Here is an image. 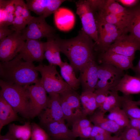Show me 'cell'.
<instances>
[{
	"label": "cell",
	"instance_id": "8fae6325",
	"mask_svg": "<svg viewBox=\"0 0 140 140\" xmlns=\"http://www.w3.org/2000/svg\"><path fill=\"white\" fill-rule=\"evenodd\" d=\"M44 43L38 40L27 39L18 55L25 61L31 62L36 61L43 64L45 59Z\"/></svg>",
	"mask_w": 140,
	"mask_h": 140
},
{
	"label": "cell",
	"instance_id": "6da1fadb",
	"mask_svg": "<svg viewBox=\"0 0 140 140\" xmlns=\"http://www.w3.org/2000/svg\"><path fill=\"white\" fill-rule=\"evenodd\" d=\"M55 40L75 71H80L89 62L95 60L94 42L82 29L77 36L70 39H62L55 35Z\"/></svg>",
	"mask_w": 140,
	"mask_h": 140
},
{
	"label": "cell",
	"instance_id": "816d5d0a",
	"mask_svg": "<svg viewBox=\"0 0 140 140\" xmlns=\"http://www.w3.org/2000/svg\"><path fill=\"white\" fill-rule=\"evenodd\" d=\"M136 102L138 106H140V98L138 101H136Z\"/></svg>",
	"mask_w": 140,
	"mask_h": 140
},
{
	"label": "cell",
	"instance_id": "836d02e7",
	"mask_svg": "<svg viewBox=\"0 0 140 140\" xmlns=\"http://www.w3.org/2000/svg\"><path fill=\"white\" fill-rule=\"evenodd\" d=\"M96 22L98 37L106 33L116 32L121 30L116 26L111 24L99 21Z\"/></svg>",
	"mask_w": 140,
	"mask_h": 140
},
{
	"label": "cell",
	"instance_id": "44dd1931",
	"mask_svg": "<svg viewBox=\"0 0 140 140\" xmlns=\"http://www.w3.org/2000/svg\"><path fill=\"white\" fill-rule=\"evenodd\" d=\"M55 35L47 37V41L44 43L45 57L49 64L59 67L63 62L61 58L60 49L55 40Z\"/></svg>",
	"mask_w": 140,
	"mask_h": 140
},
{
	"label": "cell",
	"instance_id": "c3c4849f",
	"mask_svg": "<svg viewBox=\"0 0 140 140\" xmlns=\"http://www.w3.org/2000/svg\"><path fill=\"white\" fill-rule=\"evenodd\" d=\"M0 140H17L9 132L4 135H0Z\"/></svg>",
	"mask_w": 140,
	"mask_h": 140
},
{
	"label": "cell",
	"instance_id": "f5cc1de1",
	"mask_svg": "<svg viewBox=\"0 0 140 140\" xmlns=\"http://www.w3.org/2000/svg\"><path fill=\"white\" fill-rule=\"evenodd\" d=\"M79 140H91L90 138H80Z\"/></svg>",
	"mask_w": 140,
	"mask_h": 140
},
{
	"label": "cell",
	"instance_id": "f6af8a7d",
	"mask_svg": "<svg viewBox=\"0 0 140 140\" xmlns=\"http://www.w3.org/2000/svg\"><path fill=\"white\" fill-rule=\"evenodd\" d=\"M116 1L128 8L136 6L140 2V0H117Z\"/></svg>",
	"mask_w": 140,
	"mask_h": 140
},
{
	"label": "cell",
	"instance_id": "d6a6232c",
	"mask_svg": "<svg viewBox=\"0 0 140 140\" xmlns=\"http://www.w3.org/2000/svg\"><path fill=\"white\" fill-rule=\"evenodd\" d=\"M31 125L32 132L30 140H51L48 133L40 126L34 122Z\"/></svg>",
	"mask_w": 140,
	"mask_h": 140
},
{
	"label": "cell",
	"instance_id": "603a6c76",
	"mask_svg": "<svg viewBox=\"0 0 140 140\" xmlns=\"http://www.w3.org/2000/svg\"><path fill=\"white\" fill-rule=\"evenodd\" d=\"M19 120L17 113L0 95V132L5 125Z\"/></svg>",
	"mask_w": 140,
	"mask_h": 140
},
{
	"label": "cell",
	"instance_id": "d6986e66",
	"mask_svg": "<svg viewBox=\"0 0 140 140\" xmlns=\"http://www.w3.org/2000/svg\"><path fill=\"white\" fill-rule=\"evenodd\" d=\"M55 24L57 28L63 31H67L73 27L75 17L70 10L63 8H59L54 13Z\"/></svg>",
	"mask_w": 140,
	"mask_h": 140
},
{
	"label": "cell",
	"instance_id": "9c48e42d",
	"mask_svg": "<svg viewBox=\"0 0 140 140\" xmlns=\"http://www.w3.org/2000/svg\"><path fill=\"white\" fill-rule=\"evenodd\" d=\"M128 33L126 31L123 33L107 51L135 58L136 52L140 50V42L131 34H128Z\"/></svg>",
	"mask_w": 140,
	"mask_h": 140
},
{
	"label": "cell",
	"instance_id": "cb8c5ba5",
	"mask_svg": "<svg viewBox=\"0 0 140 140\" xmlns=\"http://www.w3.org/2000/svg\"><path fill=\"white\" fill-rule=\"evenodd\" d=\"M126 29L105 34L99 37V41L95 45L94 49L96 52L100 53L106 52L110 46L123 33Z\"/></svg>",
	"mask_w": 140,
	"mask_h": 140
},
{
	"label": "cell",
	"instance_id": "b9f144b4",
	"mask_svg": "<svg viewBox=\"0 0 140 140\" xmlns=\"http://www.w3.org/2000/svg\"><path fill=\"white\" fill-rule=\"evenodd\" d=\"M14 31L11 28L10 29L8 26H0V41L11 35Z\"/></svg>",
	"mask_w": 140,
	"mask_h": 140
},
{
	"label": "cell",
	"instance_id": "ffe728a7",
	"mask_svg": "<svg viewBox=\"0 0 140 140\" xmlns=\"http://www.w3.org/2000/svg\"><path fill=\"white\" fill-rule=\"evenodd\" d=\"M127 9L128 12L125 29L140 42V3Z\"/></svg>",
	"mask_w": 140,
	"mask_h": 140
},
{
	"label": "cell",
	"instance_id": "e575fe53",
	"mask_svg": "<svg viewBox=\"0 0 140 140\" xmlns=\"http://www.w3.org/2000/svg\"><path fill=\"white\" fill-rule=\"evenodd\" d=\"M111 134L96 125H93L90 139L91 140H108Z\"/></svg>",
	"mask_w": 140,
	"mask_h": 140
},
{
	"label": "cell",
	"instance_id": "d4e9b609",
	"mask_svg": "<svg viewBox=\"0 0 140 140\" xmlns=\"http://www.w3.org/2000/svg\"><path fill=\"white\" fill-rule=\"evenodd\" d=\"M59 67L61 76L64 80L73 89H78L80 84L79 79L75 76L73 68L66 62H63Z\"/></svg>",
	"mask_w": 140,
	"mask_h": 140
},
{
	"label": "cell",
	"instance_id": "3957f363",
	"mask_svg": "<svg viewBox=\"0 0 140 140\" xmlns=\"http://www.w3.org/2000/svg\"><path fill=\"white\" fill-rule=\"evenodd\" d=\"M0 95L14 110L24 118H29L30 106L27 86L10 84L0 80Z\"/></svg>",
	"mask_w": 140,
	"mask_h": 140
},
{
	"label": "cell",
	"instance_id": "4316f807",
	"mask_svg": "<svg viewBox=\"0 0 140 140\" xmlns=\"http://www.w3.org/2000/svg\"><path fill=\"white\" fill-rule=\"evenodd\" d=\"M8 132L17 140H30L32 132L31 125L29 122H25L23 125L10 124Z\"/></svg>",
	"mask_w": 140,
	"mask_h": 140
},
{
	"label": "cell",
	"instance_id": "bcb514c9",
	"mask_svg": "<svg viewBox=\"0 0 140 140\" xmlns=\"http://www.w3.org/2000/svg\"><path fill=\"white\" fill-rule=\"evenodd\" d=\"M15 15L14 12H11L9 13L7 22L4 25L8 26H9L12 25Z\"/></svg>",
	"mask_w": 140,
	"mask_h": 140
},
{
	"label": "cell",
	"instance_id": "74e56055",
	"mask_svg": "<svg viewBox=\"0 0 140 140\" xmlns=\"http://www.w3.org/2000/svg\"><path fill=\"white\" fill-rule=\"evenodd\" d=\"M27 24L21 16H15L11 29L14 31L19 32L25 27Z\"/></svg>",
	"mask_w": 140,
	"mask_h": 140
},
{
	"label": "cell",
	"instance_id": "9a60e30c",
	"mask_svg": "<svg viewBox=\"0 0 140 140\" xmlns=\"http://www.w3.org/2000/svg\"><path fill=\"white\" fill-rule=\"evenodd\" d=\"M135 58L126 57L112 52L106 51L100 54L98 61L101 64L106 63L111 65L124 71L134 67L133 61Z\"/></svg>",
	"mask_w": 140,
	"mask_h": 140
},
{
	"label": "cell",
	"instance_id": "277c9868",
	"mask_svg": "<svg viewBox=\"0 0 140 140\" xmlns=\"http://www.w3.org/2000/svg\"><path fill=\"white\" fill-rule=\"evenodd\" d=\"M35 68L40 73L41 82L49 96L60 94L71 88L59 73L56 66L39 64Z\"/></svg>",
	"mask_w": 140,
	"mask_h": 140
},
{
	"label": "cell",
	"instance_id": "f1b7e54d",
	"mask_svg": "<svg viewBox=\"0 0 140 140\" xmlns=\"http://www.w3.org/2000/svg\"><path fill=\"white\" fill-rule=\"evenodd\" d=\"M121 107L129 119L140 118V108L130 95H123Z\"/></svg>",
	"mask_w": 140,
	"mask_h": 140
},
{
	"label": "cell",
	"instance_id": "5b68a950",
	"mask_svg": "<svg viewBox=\"0 0 140 140\" xmlns=\"http://www.w3.org/2000/svg\"><path fill=\"white\" fill-rule=\"evenodd\" d=\"M76 13L80 17L82 29L94 41L95 45L99 41L97 26L94 13L88 0H80L76 2Z\"/></svg>",
	"mask_w": 140,
	"mask_h": 140
},
{
	"label": "cell",
	"instance_id": "83f0119b",
	"mask_svg": "<svg viewBox=\"0 0 140 140\" xmlns=\"http://www.w3.org/2000/svg\"><path fill=\"white\" fill-rule=\"evenodd\" d=\"M60 97L64 100L76 113L83 115L81 108L80 96L72 88L66 90L59 94Z\"/></svg>",
	"mask_w": 140,
	"mask_h": 140
},
{
	"label": "cell",
	"instance_id": "2e32d148",
	"mask_svg": "<svg viewBox=\"0 0 140 140\" xmlns=\"http://www.w3.org/2000/svg\"><path fill=\"white\" fill-rule=\"evenodd\" d=\"M51 140H75L76 137L71 130L65 121L51 122L43 125Z\"/></svg>",
	"mask_w": 140,
	"mask_h": 140
},
{
	"label": "cell",
	"instance_id": "f546056e",
	"mask_svg": "<svg viewBox=\"0 0 140 140\" xmlns=\"http://www.w3.org/2000/svg\"><path fill=\"white\" fill-rule=\"evenodd\" d=\"M99 9L114 14L127 17V8L120 5L116 0H102Z\"/></svg>",
	"mask_w": 140,
	"mask_h": 140
},
{
	"label": "cell",
	"instance_id": "4dcf8cb0",
	"mask_svg": "<svg viewBox=\"0 0 140 140\" xmlns=\"http://www.w3.org/2000/svg\"><path fill=\"white\" fill-rule=\"evenodd\" d=\"M122 99L123 96H120L118 92L110 91L106 100L99 108L105 114L116 107L121 108Z\"/></svg>",
	"mask_w": 140,
	"mask_h": 140
},
{
	"label": "cell",
	"instance_id": "7c38bea8",
	"mask_svg": "<svg viewBox=\"0 0 140 140\" xmlns=\"http://www.w3.org/2000/svg\"><path fill=\"white\" fill-rule=\"evenodd\" d=\"M48 104L39 115L43 125L55 121H65L61 106L59 95L49 96Z\"/></svg>",
	"mask_w": 140,
	"mask_h": 140
},
{
	"label": "cell",
	"instance_id": "5bb4252c",
	"mask_svg": "<svg viewBox=\"0 0 140 140\" xmlns=\"http://www.w3.org/2000/svg\"><path fill=\"white\" fill-rule=\"evenodd\" d=\"M64 0H27L28 9L40 16L46 18L54 13Z\"/></svg>",
	"mask_w": 140,
	"mask_h": 140
},
{
	"label": "cell",
	"instance_id": "484cf974",
	"mask_svg": "<svg viewBox=\"0 0 140 140\" xmlns=\"http://www.w3.org/2000/svg\"><path fill=\"white\" fill-rule=\"evenodd\" d=\"M80 99L82 106V113L85 116L92 115L98 108L94 92H82Z\"/></svg>",
	"mask_w": 140,
	"mask_h": 140
},
{
	"label": "cell",
	"instance_id": "4fadbf2b",
	"mask_svg": "<svg viewBox=\"0 0 140 140\" xmlns=\"http://www.w3.org/2000/svg\"><path fill=\"white\" fill-rule=\"evenodd\" d=\"M98 66L95 60H92L80 70L78 78L83 90L82 92H94L98 81Z\"/></svg>",
	"mask_w": 140,
	"mask_h": 140
},
{
	"label": "cell",
	"instance_id": "52a82bcc",
	"mask_svg": "<svg viewBox=\"0 0 140 140\" xmlns=\"http://www.w3.org/2000/svg\"><path fill=\"white\" fill-rule=\"evenodd\" d=\"M124 74V71L111 65L100 64L98 66V80L95 90H110L118 83Z\"/></svg>",
	"mask_w": 140,
	"mask_h": 140
},
{
	"label": "cell",
	"instance_id": "ab89813d",
	"mask_svg": "<svg viewBox=\"0 0 140 140\" xmlns=\"http://www.w3.org/2000/svg\"><path fill=\"white\" fill-rule=\"evenodd\" d=\"M93 125L92 124L87 127L72 132L76 138L79 137L80 138H89Z\"/></svg>",
	"mask_w": 140,
	"mask_h": 140
},
{
	"label": "cell",
	"instance_id": "d590c367",
	"mask_svg": "<svg viewBox=\"0 0 140 140\" xmlns=\"http://www.w3.org/2000/svg\"><path fill=\"white\" fill-rule=\"evenodd\" d=\"M140 135L137 129L127 126L119 136L121 140H134Z\"/></svg>",
	"mask_w": 140,
	"mask_h": 140
},
{
	"label": "cell",
	"instance_id": "8992f818",
	"mask_svg": "<svg viewBox=\"0 0 140 140\" xmlns=\"http://www.w3.org/2000/svg\"><path fill=\"white\" fill-rule=\"evenodd\" d=\"M45 18L43 16L34 17L20 32L22 39L24 41L28 39L38 40L55 35V29L48 25Z\"/></svg>",
	"mask_w": 140,
	"mask_h": 140
},
{
	"label": "cell",
	"instance_id": "e0dca14e",
	"mask_svg": "<svg viewBox=\"0 0 140 140\" xmlns=\"http://www.w3.org/2000/svg\"><path fill=\"white\" fill-rule=\"evenodd\" d=\"M110 91L120 92L124 95L140 93V78L125 74L118 83Z\"/></svg>",
	"mask_w": 140,
	"mask_h": 140
},
{
	"label": "cell",
	"instance_id": "681fc988",
	"mask_svg": "<svg viewBox=\"0 0 140 140\" xmlns=\"http://www.w3.org/2000/svg\"><path fill=\"white\" fill-rule=\"evenodd\" d=\"M108 140H121L119 136L115 135L111 136Z\"/></svg>",
	"mask_w": 140,
	"mask_h": 140
},
{
	"label": "cell",
	"instance_id": "ee69618b",
	"mask_svg": "<svg viewBox=\"0 0 140 140\" xmlns=\"http://www.w3.org/2000/svg\"><path fill=\"white\" fill-rule=\"evenodd\" d=\"M29 10L26 4L23 8L21 13V16L23 18L27 24L34 17L31 16Z\"/></svg>",
	"mask_w": 140,
	"mask_h": 140
},
{
	"label": "cell",
	"instance_id": "7bdbcfd3",
	"mask_svg": "<svg viewBox=\"0 0 140 140\" xmlns=\"http://www.w3.org/2000/svg\"><path fill=\"white\" fill-rule=\"evenodd\" d=\"M15 10L14 12L15 16H21L22 11L26 5L24 1L22 0H14Z\"/></svg>",
	"mask_w": 140,
	"mask_h": 140
},
{
	"label": "cell",
	"instance_id": "1f68e13d",
	"mask_svg": "<svg viewBox=\"0 0 140 140\" xmlns=\"http://www.w3.org/2000/svg\"><path fill=\"white\" fill-rule=\"evenodd\" d=\"M106 117L122 129L128 125L129 119L120 107L115 108L109 111Z\"/></svg>",
	"mask_w": 140,
	"mask_h": 140
},
{
	"label": "cell",
	"instance_id": "7402d4cb",
	"mask_svg": "<svg viewBox=\"0 0 140 140\" xmlns=\"http://www.w3.org/2000/svg\"><path fill=\"white\" fill-rule=\"evenodd\" d=\"M96 21L106 22L113 24L121 30L125 29L127 17L114 14L99 9L94 13Z\"/></svg>",
	"mask_w": 140,
	"mask_h": 140
},
{
	"label": "cell",
	"instance_id": "60d3db41",
	"mask_svg": "<svg viewBox=\"0 0 140 140\" xmlns=\"http://www.w3.org/2000/svg\"><path fill=\"white\" fill-rule=\"evenodd\" d=\"M0 8L3 9L8 14L15 10L14 0H0Z\"/></svg>",
	"mask_w": 140,
	"mask_h": 140
},
{
	"label": "cell",
	"instance_id": "f907efd6",
	"mask_svg": "<svg viewBox=\"0 0 140 140\" xmlns=\"http://www.w3.org/2000/svg\"><path fill=\"white\" fill-rule=\"evenodd\" d=\"M136 129L138 130L140 133V118L138 120L136 127Z\"/></svg>",
	"mask_w": 140,
	"mask_h": 140
},
{
	"label": "cell",
	"instance_id": "ba28073f",
	"mask_svg": "<svg viewBox=\"0 0 140 140\" xmlns=\"http://www.w3.org/2000/svg\"><path fill=\"white\" fill-rule=\"evenodd\" d=\"M30 106V118L39 116L49 102L50 97L42 85L40 79L34 85L27 86Z\"/></svg>",
	"mask_w": 140,
	"mask_h": 140
},
{
	"label": "cell",
	"instance_id": "30bf717a",
	"mask_svg": "<svg viewBox=\"0 0 140 140\" xmlns=\"http://www.w3.org/2000/svg\"><path fill=\"white\" fill-rule=\"evenodd\" d=\"M25 41L20 32L14 31L0 42V60L1 62L9 61L19 53Z\"/></svg>",
	"mask_w": 140,
	"mask_h": 140
},
{
	"label": "cell",
	"instance_id": "7a4b0ae2",
	"mask_svg": "<svg viewBox=\"0 0 140 140\" xmlns=\"http://www.w3.org/2000/svg\"><path fill=\"white\" fill-rule=\"evenodd\" d=\"M23 60L18 54L9 61H1L0 80L9 84L23 86L38 81V72L33 62Z\"/></svg>",
	"mask_w": 140,
	"mask_h": 140
},
{
	"label": "cell",
	"instance_id": "f35d334b",
	"mask_svg": "<svg viewBox=\"0 0 140 140\" xmlns=\"http://www.w3.org/2000/svg\"><path fill=\"white\" fill-rule=\"evenodd\" d=\"M110 90L96 89L94 93L95 95L96 103L99 108L104 102L109 94Z\"/></svg>",
	"mask_w": 140,
	"mask_h": 140
},
{
	"label": "cell",
	"instance_id": "8d00e7d4",
	"mask_svg": "<svg viewBox=\"0 0 140 140\" xmlns=\"http://www.w3.org/2000/svg\"><path fill=\"white\" fill-rule=\"evenodd\" d=\"M90 120L86 117L80 118L76 120L72 125L71 130L73 131L77 130L87 128L92 125Z\"/></svg>",
	"mask_w": 140,
	"mask_h": 140
},
{
	"label": "cell",
	"instance_id": "7dc6e473",
	"mask_svg": "<svg viewBox=\"0 0 140 140\" xmlns=\"http://www.w3.org/2000/svg\"><path fill=\"white\" fill-rule=\"evenodd\" d=\"M132 70L135 73V76L140 78V57L137 64L134 67Z\"/></svg>",
	"mask_w": 140,
	"mask_h": 140
},
{
	"label": "cell",
	"instance_id": "ac0fdd59",
	"mask_svg": "<svg viewBox=\"0 0 140 140\" xmlns=\"http://www.w3.org/2000/svg\"><path fill=\"white\" fill-rule=\"evenodd\" d=\"M105 113L100 110L94 112L92 115L90 120L93 125L98 126L111 134L119 136L123 129L113 121L105 116Z\"/></svg>",
	"mask_w": 140,
	"mask_h": 140
}]
</instances>
